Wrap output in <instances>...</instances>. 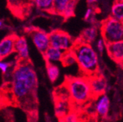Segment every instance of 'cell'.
I'll return each mask as SVG.
<instances>
[{"instance_id":"cell-11","label":"cell","mask_w":123,"mask_h":122,"mask_svg":"<svg viewBox=\"0 0 123 122\" xmlns=\"http://www.w3.org/2000/svg\"><path fill=\"white\" fill-rule=\"evenodd\" d=\"M15 51H16L21 60H28L29 56L27 40L24 37H18L15 40Z\"/></svg>"},{"instance_id":"cell-12","label":"cell","mask_w":123,"mask_h":122,"mask_svg":"<svg viewBox=\"0 0 123 122\" xmlns=\"http://www.w3.org/2000/svg\"><path fill=\"white\" fill-rule=\"evenodd\" d=\"M70 99L56 98L55 103V115L59 119L70 111Z\"/></svg>"},{"instance_id":"cell-9","label":"cell","mask_w":123,"mask_h":122,"mask_svg":"<svg viewBox=\"0 0 123 122\" xmlns=\"http://www.w3.org/2000/svg\"><path fill=\"white\" fill-rule=\"evenodd\" d=\"M106 51L111 59L120 64L123 59V40L108 43Z\"/></svg>"},{"instance_id":"cell-29","label":"cell","mask_w":123,"mask_h":122,"mask_svg":"<svg viewBox=\"0 0 123 122\" xmlns=\"http://www.w3.org/2000/svg\"><path fill=\"white\" fill-rule=\"evenodd\" d=\"M2 59V57L1 56V55H0V61H1Z\"/></svg>"},{"instance_id":"cell-30","label":"cell","mask_w":123,"mask_h":122,"mask_svg":"<svg viewBox=\"0 0 123 122\" xmlns=\"http://www.w3.org/2000/svg\"><path fill=\"white\" fill-rule=\"evenodd\" d=\"M118 1H122L123 2V0H118Z\"/></svg>"},{"instance_id":"cell-28","label":"cell","mask_w":123,"mask_h":122,"mask_svg":"<svg viewBox=\"0 0 123 122\" xmlns=\"http://www.w3.org/2000/svg\"><path fill=\"white\" fill-rule=\"evenodd\" d=\"M2 24H3V23H2V21H0V27H1V26H2Z\"/></svg>"},{"instance_id":"cell-2","label":"cell","mask_w":123,"mask_h":122,"mask_svg":"<svg viewBox=\"0 0 123 122\" xmlns=\"http://www.w3.org/2000/svg\"><path fill=\"white\" fill-rule=\"evenodd\" d=\"M72 51L75 56L76 62L81 70L88 77L98 73L99 69L98 55L91 44L84 42L81 40L75 41Z\"/></svg>"},{"instance_id":"cell-18","label":"cell","mask_w":123,"mask_h":122,"mask_svg":"<svg viewBox=\"0 0 123 122\" xmlns=\"http://www.w3.org/2000/svg\"><path fill=\"white\" fill-rule=\"evenodd\" d=\"M71 0H54L53 12L62 16V13Z\"/></svg>"},{"instance_id":"cell-21","label":"cell","mask_w":123,"mask_h":122,"mask_svg":"<svg viewBox=\"0 0 123 122\" xmlns=\"http://www.w3.org/2000/svg\"><path fill=\"white\" fill-rule=\"evenodd\" d=\"M60 122H81V120L76 112L70 110L68 114L60 118Z\"/></svg>"},{"instance_id":"cell-25","label":"cell","mask_w":123,"mask_h":122,"mask_svg":"<svg viewBox=\"0 0 123 122\" xmlns=\"http://www.w3.org/2000/svg\"><path fill=\"white\" fill-rule=\"evenodd\" d=\"M11 6H16L21 3V0H7Z\"/></svg>"},{"instance_id":"cell-6","label":"cell","mask_w":123,"mask_h":122,"mask_svg":"<svg viewBox=\"0 0 123 122\" xmlns=\"http://www.w3.org/2000/svg\"><path fill=\"white\" fill-rule=\"evenodd\" d=\"M29 35L35 47L41 53H43L51 46L49 34L43 30L32 29L29 32Z\"/></svg>"},{"instance_id":"cell-27","label":"cell","mask_w":123,"mask_h":122,"mask_svg":"<svg viewBox=\"0 0 123 122\" xmlns=\"http://www.w3.org/2000/svg\"><path fill=\"white\" fill-rule=\"evenodd\" d=\"M120 65L122 66V69H123V59H122V61L121 63H120Z\"/></svg>"},{"instance_id":"cell-24","label":"cell","mask_w":123,"mask_h":122,"mask_svg":"<svg viewBox=\"0 0 123 122\" xmlns=\"http://www.w3.org/2000/svg\"><path fill=\"white\" fill-rule=\"evenodd\" d=\"M10 67V63L0 61V70H1L3 73H6L8 71Z\"/></svg>"},{"instance_id":"cell-16","label":"cell","mask_w":123,"mask_h":122,"mask_svg":"<svg viewBox=\"0 0 123 122\" xmlns=\"http://www.w3.org/2000/svg\"><path fill=\"white\" fill-rule=\"evenodd\" d=\"M46 71L49 81L54 83L59 77V68L54 63H47L46 65Z\"/></svg>"},{"instance_id":"cell-15","label":"cell","mask_w":123,"mask_h":122,"mask_svg":"<svg viewBox=\"0 0 123 122\" xmlns=\"http://www.w3.org/2000/svg\"><path fill=\"white\" fill-rule=\"evenodd\" d=\"M111 16L123 21V2L116 0L111 10Z\"/></svg>"},{"instance_id":"cell-8","label":"cell","mask_w":123,"mask_h":122,"mask_svg":"<svg viewBox=\"0 0 123 122\" xmlns=\"http://www.w3.org/2000/svg\"><path fill=\"white\" fill-rule=\"evenodd\" d=\"M90 85L94 97H98L102 94L105 93L107 89V82L105 78L102 75H99L98 73L89 77Z\"/></svg>"},{"instance_id":"cell-20","label":"cell","mask_w":123,"mask_h":122,"mask_svg":"<svg viewBox=\"0 0 123 122\" xmlns=\"http://www.w3.org/2000/svg\"><path fill=\"white\" fill-rule=\"evenodd\" d=\"M77 2H78V0H71L70 2L68 5V6L66 7V8L65 9L62 13V16L64 18H69L74 16Z\"/></svg>"},{"instance_id":"cell-10","label":"cell","mask_w":123,"mask_h":122,"mask_svg":"<svg viewBox=\"0 0 123 122\" xmlns=\"http://www.w3.org/2000/svg\"><path fill=\"white\" fill-rule=\"evenodd\" d=\"M17 36L14 35H9L5 37L0 42V55L3 58L7 57L15 51V44Z\"/></svg>"},{"instance_id":"cell-22","label":"cell","mask_w":123,"mask_h":122,"mask_svg":"<svg viewBox=\"0 0 123 122\" xmlns=\"http://www.w3.org/2000/svg\"><path fill=\"white\" fill-rule=\"evenodd\" d=\"M95 11L92 7H89L86 9L84 16V19L86 21L89 22L90 23H93V22L95 20Z\"/></svg>"},{"instance_id":"cell-7","label":"cell","mask_w":123,"mask_h":122,"mask_svg":"<svg viewBox=\"0 0 123 122\" xmlns=\"http://www.w3.org/2000/svg\"><path fill=\"white\" fill-rule=\"evenodd\" d=\"M110 99L104 93L98 97L95 102V110L96 114L100 118H105L110 110Z\"/></svg>"},{"instance_id":"cell-26","label":"cell","mask_w":123,"mask_h":122,"mask_svg":"<svg viewBox=\"0 0 123 122\" xmlns=\"http://www.w3.org/2000/svg\"><path fill=\"white\" fill-rule=\"evenodd\" d=\"M99 0H86V2L88 3V5H93L96 2H98Z\"/></svg>"},{"instance_id":"cell-19","label":"cell","mask_w":123,"mask_h":122,"mask_svg":"<svg viewBox=\"0 0 123 122\" xmlns=\"http://www.w3.org/2000/svg\"><path fill=\"white\" fill-rule=\"evenodd\" d=\"M62 62L65 66H70L76 62L75 56L72 50L65 52L63 58L62 59Z\"/></svg>"},{"instance_id":"cell-5","label":"cell","mask_w":123,"mask_h":122,"mask_svg":"<svg viewBox=\"0 0 123 122\" xmlns=\"http://www.w3.org/2000/svg\"><path fill=\"white\" fill-rule=\"evenodd\" d=\"M51 46L63 51L64 52L72 50L75 41L71 36L62 30H54L49 34Z\"/></svg>"},{"instance_id":"cell-23","label":"cell","mask_w":123,"mask_h":122,"mask_svg":"<svg viewBox=\"0 0 123 122\" xmlns=\"http://www.w3.org/2000/svg\"><path fill=\"white\" fill-rule=\"evenodd\" d=\"M106 45L107 43L105 42V40L101 37L100 39H98L97 40V42H96V48H97V50L100 53V54H103L105 49H106Z\"/></svg>"},{"instance_id":"cell-1","label":"cell","mask_w":123,"mask_h":122,"mask_svg":"<svg viewBox=\"0 0 123 122\" xmlns=\"http://www.w3.org/2000/svg\"><path fill=\"white\" fill-rule=\"evenodd\" d=\"M37 86V76L33 65L29 60H21L12 74V91L15 100L24 108L35 110Z\"/></svg>"},{"instance_id":"cell-14","label":"cell","mask_w":123,"mask_h":122,"mask_svg":"<svg viewBox=\"0 0 123 122\" xmlns=\"http://www.w3.org/2000/svg\"><path fill=\"white\" fill-rule=\"evenodd\" d=\"M98 35V28L95 26H89L84 29L80 37V40L84 42H87L91 44L96 40Z\"/></svg>"},{"instance_id":"cell-4","label":"cell","mask_w":123,"mask_h":122,"mask_svg":"<svg viewBox=\"0 0 123 122\" xmlns=\"http://www.w3.org/2000/svg\"><path fill=\"white\" fill-rule=\"evenodd\" d=\"M100 34L107 44L123 40V21L112 16L107 18L101 23Z\"/></svg>"},{"instance_id":"cell-13","label":"cell","mask_w":123,"mask_h":122,"mask_svg":"<svg viewBox=\"0 0 123 122\" xmlns=\"http://www.w3.org/2000/svg\"><path fill=\"white\" fill-rule=\"evenodd\" d=\"M65 52L56 48L50 46L43 53V56L47 63H56L62 62Z\"/></svg>"},{"instance_id":"cell-3","label":"cell","mask_w":123,"mask_h":122,"mask_svg":"<svg viewBox=\"0 0 123 122\" xmlns=\"http://www.w3.org/2000/svg\"><path fill=\"white\" fill-rule=\"evenodd\" d=\"M65 85L67 86L71 102L81 105L94 97L89 77H69Z\"/></svg>"},{"instance_id":"cell-17","label":"cell","mask_w":123,"mask_h":122,"mask_svg":"<svg viewBox=\"0 0 123 122\" xmlns=\"http://www.w3.org/2000/svg\"><path fill=\"white\" fill-rule=\"evenodd\" d=\"M33 1L37 9L42 11L53 12L54 0H33Z\"/></svg>"}]
</instances>
